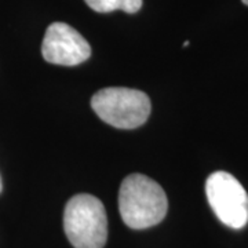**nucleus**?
<instances>
[{
    "label": "nucleus",
    "mask_w": 248,
    "mask_h": 248,
    "mask_svg": "<svg viewBox=\"0 0 248 248\" xmlns=\"http://www.w3.org/2000/svg\"><path fill=\"white\" fill-rule=\"evenodd\" d=\"M119 211L131 229H146L163 221L169 211V200L163 187L152 178L131 174L124 178L119 192Z\"/></svg>",
    "instance_id": "obj_1"
},
{
    "label": "nucleus",
    "mask_w": 248,
    "mask_h": 248,
    "mask_svg": "<svg viewBox=\"0 0 248 248\" xmlns=\"http://www.w3.org/2000/svg\"><path fill=\"white\" fill-rule=\"evenodd\" d=\"M42 54L50 63L75 66L89 60L91 47L89 42L71 25L54 22L46 31Z\"/></svg>",
    "instance_id": "obj_5"
},
{
    "label": "nucleus",
    "mask_w": 248,
    "mask_h": 248,
    "mask_svg": "<svg viewBox=\"0 0 248 248\" xmlns=\"http://www.w3.org/2000/svg\"><path fill=\"white\" fill-rule=\"evenodd\" d=\"M187 46H189V42H187V40H186L185 43H184V47H187Z\"/></svg>",
    "instance_id": "obj_8"
},
{
    "label": "nucleus",
    "mask_w": 248,
    "mask_h": 248,
    "mask_svg": "<svg viewBox=\"0 0 248 248\" xmlns=\"http://www.w3.org/2000/svg\"><path fill=\"white\" fill-rule=\"evenodd\" d=\"M207 200L218 219L232 229H241L248 222V195L229 172L217 171L205 182Z\"/></svg>",
    "instance_id": "obj_4"
},
{
    "label": "nucleus",
    "mask_w": 248,
    "mask_h": 248,
    "mask_svg": "<svg viewBox=\"0 0 248 248\" xmlns=\"http://www.w3.org/2000/svg\"><path fill=\"white\" fill-rule=\"evenodd\" d=\"M65 234L75 248H104L108 240V217L95 196L76 195L63 213Z\"/></svg>",
    "instance_id": "obj_2"
},
{
    "label": "nucleus",
    "mask_w": 248,
    "mask_h": 248,
    "mask_svg": "<svg viewBox=\"0 0 248 248\" xmlns=\"http://www.w3.org/2000/svg\"><path fill=\"white\" fill-rule=\"evenodd\" d=\"M241 1H243V3H244L246 6H248V0H241Z\"/></svg>",
    "instance_id": "obj_7"
},
{
    "label": "nucleus",
    "mask_w": 248,
    "mask_h": 248,
    "mask_svg": "<svg viewBox=\"0 0 248 248\" xmlns=\"http://www.w3.org/2000/svg\"><path fill=\"white\" fill-rule=\"evenodd\" d=\"M91 108L105 123L133 130L146 123L152 105L149 97L140 90L108 87L93 95Z\"/></svg>",
    "instance_id": "obj_3"
},
{
    "label": "nucleus",
    "mask_w": 248,
    "mask_h": 248,
    "mask_svg": "<svg viewBox=\"0 0 248 248\" xmlns=\"http://www.w3.org/2000/svg\"><path fill=\"white\" fill-rule=\"evenodd\" d=\"M1 189H3V185H1V178H0V192H1Z\"/></svg>",
    "instance_id": "obj_9"
},
{
    "label": "nucleus",
    "mask_w": 248,
    "mask_h": 248,
    "mask_svg": "<svg viewBox=\"0 0 248 248\" xmlns=\"http://www.w3.org/2000/svg\"><path fill=\"white\" fill-rule=\"evenodd\" d=\"M89 7L97 13H110L122 10L128 14L138 13L142 7V0H84Z\"/></svg>",
    "instance_id": "obj_6"
}]
</instances>
